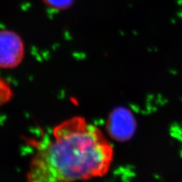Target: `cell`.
Wrapping results in <instances>:
<instances>
[{"instance_id":"cell-1","label":"cell","mask_w":182,"mask_h":182,"mask_svg":"<svg viewBox=\"0 0 182 182\" xmlns=\"http://www.w3.org/2000/svg\"><path fill=\"white\" fill-rule=\"evenodd\" d=\"M27 182H77L104 177L111 169L114 149L101 129L82 116L56 124L36 144Z\"/></svg>"},{"instance_id":"cell-2","label":"cell","mask_w":182,"mask_h":182,"mask_svg":"<svg viewBox=\"0 0 182 182\" xmlns=\"http://www.w3.org/2000/svg\"><path fill=\"white\" fill-rule=\"evenodd\" d=\"M25 47L20 37L15 31L0 30V68L18 67L24 58Z\"/></svg>"},{"instance_id":"cell-3","label":"cell","mask_w":182,"mask_h":182,"mask_svg":"<svg viewBox=\"0 0 182 182\" xmlns=\"http://www.w3.org/2000/svg\"><path fill=\"white\" fill-rule=\"evenodd\" d=\"M14 96V91L10 82L0 77V109L11 101Z\"/></svg>"},{"instance_id":"cell-4","label":"cell","mask_w":182,"mask_h":182,"mask_svg":"<svg viewBox=\"0 0 182 182\" xmlns=\"http://www.w3.org/2000/svg\"><path fill=\"white\" fill-rule=\"evenodd\" d=\"M46 5L56 9H62L68 6L72 0H43Z\"/></svg>"}]
</instances>
